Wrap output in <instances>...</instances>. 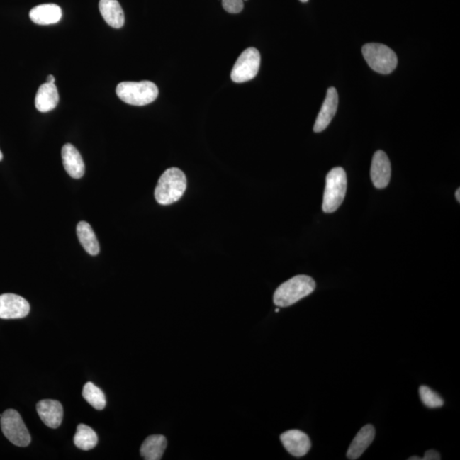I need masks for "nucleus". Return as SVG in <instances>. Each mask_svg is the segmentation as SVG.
Segmentation results:
<instances>
[{
    "label": "nucleus",
    "instance_id": "1",
    "mask_svg": "<svg viewBox=\"0 0 460 460\" xmlns=\"http://www.w3.org/2000/svg\"><path fill=\"white\" fill-rule=\"evenodd\" d=\"M186 189L184 173L176 167L169 168L159 177L155 191V200L160 205H172L181 199Z\"/></svg>",
    "mask_w": 460,
    "mask_h": 460
},
{
    "label": "nucleus",
    "instance_id": "2",
    "mask_svg": "<svg viewBox=\"0 0 460 460\" xmlns=\"http://www.w3.org/2000/svg\"><path fill=\"white\" fill-rule=\"evenodd\" d=\"M315 289L311 277L301 274L291 278L278 288L274 294V303L278 307H288L309 296Z\"/></svg>",
    "mask_w": 460,
    "mask_h": 460
},
{
    "label": "nucleus",
    "instance_id": "3",
    "mask_svg": "<svg viewBox=\"0 0 460 460\" xmlns=\"http://www.w3.org/2000/svg\"><path fill=\"white\" fill-rule=\"evenodd\" d=\"M118 98L134 106H145L153 103L159 95L158 87L151 82H121L116 88Z\"/></svg>",
    "mask_w": 460,
    "mask_h": 460
},
{
    "label": "nucleus",
    "instance_id": "4",
    "mask_svg": "<svg viewBox=\"0 0 460 460\" xmlns=\"http://www.w3.org/2000/svg\"><path fill=\"white\" fill-rule=\"evenodd\" d=\"M347 189V176L342 167L332 169L326 179L322 209L326 213H332L343 203Z\"/></svg>",
    "mask_w": 460,
    "mask_h": 460
},
{
    "label": "nucleus",
    "instance_id": "5",
    "mask_svg": "<svg viewBox=\"0 0 460 460\" xmlns=\"http://www.w3.org/2000/svg\"><path fill=\"white\" fill-rule=\"evenodd\" d=\"M362 54L367 64L378 74H391L398 66V57L393 50L385 45L366 44L362 47Z\"/></svg>",
    "mask_w": 460,
    "mask_h": 460
},
{
    "label": "nucleus",
    "instance_id": "6",
    "mask_svg": "<svg viewBox=\"0 0 460 460\" xmlns=\"http://www.w3.org/2000/svg\"><path fill=\"white\" fill-rule=\"evenodd\" d=\"M0 424L3 434L12 444L23 447L30 444V434L18 411L8 409L0 417Z\"/></svg>",
    "mask_w": 460,
    "mask_h": 460
},
{
    "label": "nucleus",
    "instance_id": "7",
    "mask_svg": "<svg viewBox=\"0 0 460 460\" xmlns=\"http://www.w3.org/2000/svg\"><path fill=\"white\" fill-rule=\"evenodd\" d=\"M260 61V53L257 49L244 50L232 69V80L236 83H243L254 79L259 73Z\"/></svg>",
    "mask_w": 460,
    "mask_h": 460
},
{
    "label": "nucleus",
    "instance_id": "8",
    "mask_svg": "<svg viewBox=\"0 0 460 460\" xmlns=\"http://www.w3.org/2000/svg\"><path fill=\"white\" fill-rule=\"evenodd\" d=\"M30 305L26 299L13 293L0 295V318L5 320L26 318Z\"/></svg>",
    "mask_w": 460,
    "mask_h": 460
},
{
    "label": "nucleus",
    "instance_id": "9",
    "mask_svg": "<svg viewBox=\"0 0 460 460\" xmlns=\"http://www.w3.org/2000/svg\"><path fill=\"white\" fill-rule=\"evenodd\" d=\"M391 166L385 152L378 150L374 154L371 166V179L375 187L379 189L388 186L391 181Z\"/></svg>",
    "mask_w": 460,
    "mask_h": 460
},
{
    "label": "nucleus",
    "instance_id": "10",
    "mask_svg": "<svg viewBox=\"0 0 460 460\" xmlns=\"http://www.w3.org/2000/svg\"><path fill=\"white\" fill-rule=\"evenodd\" d=\"M281 441L286 451L294 457H303L311 447L310 437L298 430H290L282 434Z\"/></svg>",
    "mask_w": 460,
    "mask_h": 460
},
{
    "label": "nucleus",
    "instance_id": "11",
    "mask_svg": "<svg viewBox=\"0 0 460 460\" xmlns=\"http://www.w3.org/2000/svg\"><path fill=\"white\" fill-rule=\"evenodd\" d=\"M337 105H339V95L335 87H330L327 92L326 99L322 104L314 125L315 133H322L331 123L335 116Z\"/></svg>",
    "mask_w": 460,
    "mask_h": 460
},
{
    "label": "nucleus",
    "instance_id": "12",
    "mask_svg": "<svg viewBox=\"0 0 460 460\" xmlns=\"http://www.w3.org/2000/svg\"><path fill=\"white\" fill-rule=\"evenodd\" d=\"M38 415L45 425L57 429L61 425L63 419L62 404L55 400H42L37 404Z\"/></svg>",
    "mask_w": 460,
    "mask_h": 460
},
{
    "label": "nucleus",
    "instance_id": "13",
    "mask_svg": "<svg viewBox=\"0 0 460 460\" xmlns=\"http://www.w3.org/2000/svg\"><path fill=\"white\" fill-rule=\"evenodd\" d=\"M62 158L63 167L71 177L79 179L84 174V163L82 155L74 145L67 143L62 147Z\"/></svg>",
    "mask_w": 460,
    "mask_h": 460
},
{
    "label": "nucleus",
    "instance_id": "14",
    "mask_svg": "<svg viewBox=\"0 0 460 460\" xmlns=\"http://www.w3.org/2000/svg\"><path fill=\"white\" fill-rule=\"evenodd\" d=\"M375 438V429L372 425H365L360 430L350 444L347 458L350 460L357 459L371 445Z\"/></svg>",
    "mask_w": 460,
    "mask_h": 460
},
{
    "label": "nucleus",
    "instance_id": "15",
    "mask_svg": "<svg viewBox=\"0 0 460 460\" xmlns=\"http://www.w3.org/2000/svg\"><path fill=\"white\" fill-rule=\"evenodd\" d=\"M59 103V94L56 84L45 83L41 84L37 91L35 107L41 113L53 111Z\"/></svg>",
    "mask_w": 460,
    "mask_h": 460
},
{
    "label": "nucleus",
    "instance_id": "16",
    "mask_svg": "<svg viewBox=\"0 0 460 460\" xmlns=\"http://www.w3.org/2000/svg\"><path fill=\"white\" fill-rule=\"evenodd\" d=\"M61 8L55 4L38 6L30 11L29 16L33 23L39 25L55 24L62 18Z\"/></svg>",
    "mask_w": 460,
    "mask_h": 460
},
{
    "label": "nucleus",
    "instance_id": "17",
    "mask_svg": "<svg viewBox=\"0 0 460 460\" xmlns=\"http://www.w3.org/2000/svg\"><path fill=\"white\" fill-rule=\"evenodd\" d=\"M99 10L105 22L115 28L123 27L124 11L117 0H100Z\"/></svg>",
    "mask_w": 460,
    "mask_h": 460
},
{
    "label": "nucleus",
    "instance_id": "18",
    "mask_svg": "<svg viewBox=\"0 0 460 460\" xmlns=\"http://www.w3.org/2000/svg\"><path fill=\"white\" fill-rule=\"evenodd\" d=\"M167 447V438L162 434H153L145 439L143 442L140 453L142 457L146 460H159Z\"/></svg>",
    "mask_w": 460,
    "mask_h": 460
},
{
    "label": "nucleus",
    "instance_id": "19",
    "mask_svg": "<svg viewBox=\"0 0 460 460\" xmlns=\"http://www.w3.org/2000/svg\"><path fill=\"white\" fill-rule=\"evenodd\" d=\"M77 235L84 250L91 256L98 255L100 247L94 230L86 222H79L77 225Z\"/></svg>",
    "mask_w": 460,
    "mask_h": 460
},
{
    "label": "nucleus",
    "instance_id": "20",
    "mask_svg": "<svg viewBox=\"0 0 460 460\" xmlns=\"http://www.w3.org/2000/svg\"><path fill=\"white\" fill-rule=\"evenodd\" d=\"M74 442L78 449L89 451L94 449L98 445V434L86 425H79L77 432L74 437Z\"/></svg>",
    "mask_w": 460,
    "mask_h": 460
},
{
    "label": "nucleus",
    "instance_id": "21",
    "mask_svg": "<svg viewBox=\"0 0 460 460\" xmlns=\"http://www.w3.org/2000/svg\"><path fill=\"white\" fill-rule=\"evenodd\" d=\"M82 395L84 399L96 410H103L106 407V398H105L103 391L96 386L94 383L91 382L86 383Z\"/></svg>",
    "mask_w": 460,
    "mask_h": 460
},
{
    "label": "nucleus",
    "instance_id": "22",
    "mask_svg": "<svg viewBox=\"0 0 460 460\" xmlns=\"http://www.w3.org/2000/svg\"><path fill=\"white\" fill-rule=\"evenodd\" d=\"M420 396L422 402L427 408H438L444 405V400L441 396L427 386H423L420 388Z\"/></svg>",
    "mask_w": 460,
    "mask_h": 460
},
{
    "label": "nucleus",
    "instance_id": "23",
    "mask_svg": "<svg viewBox=\"0 0 460 460\" xmlns=\"http://www.w3.org/2000/svg\"><path fill=\"white\" fill-rule=\"evenodd\" d=\"M223 9L231 14H237L242 12L244 8L242 0H222Z\"/></svg>",
    "mask_w": 460,
    "mask_h": 460
},
{
    "label": "nucleus",
    "instance_id": "24",
    "mask_svg": "<svg viewBox=\"0 0 460 460\" xmlns=\"http://www.w3.org/2000/svg\"><path fill=\"white\" fill-rule=\"evenodd\" d=\"M441 455L438 451L434 450H429L425 454L423 460H440Z\"/></svg>",
    "mask_w": 460,
    "mask_h": 460
},
{
    "label": "nucleus",
    "instance_id": "25",
    "mask_svg": "<svg viewBox=\"0 0 460 460\" xmlns=\"http://www.w3.org/2000/svg\"><path fill=\"white\" fill-rule=\"evenodd\" d=\"M55 77L53 75L50 74L47 77V82L46 83H50V84H55Z\"/></svg>",
    "mask_w": 460,
    "mask_h": 460
},
{
    "label": "nucleus",
    "instance_id": "26",
    "mask_svg": "<svg viewBox=\"0 0 460 460\" xmlns=\"http://www.w3.org/2000/svg\"><path fill=\"white\" fill-rule=\"evenodd\" d=\"M455 196H456V199H457V201L459 202L460 201V189H458L457 191H456Z\"/></svg>",
    "mask_w": 460,
    "mask_h": 460
},
{
    "label": "nucleus",
    "instance_id": "27",
    "mask_svg": "<svg viewBox=\"0 0 460 460\" xmlns=\"http://www.w3.org/2000/svg\"><path fill=\"white\" fill-rule=\"evenodd\" d=\"M409 460H423V458L417 457V456H413V457L409 458Z\"/></svg>",
    "mask_w": 460,
    "mask_h": 460
},
{
    "label": "nucleus",
    "instance_id": "28",
    "mask_svg": "<svg viewBox=\"0 0 460 460\" xmlns=\"http://www.w3.org/2000/svg\"><path fill=\"white\" fill-rule=\"evenodd\" d=\"M2 159H3V154L1 150H0V162H1Z\"/></svg>",
    "mask_w": 460,
    "mask_h": 460
},
{
    "label": "nucleus",
    "instance_id": "29",
    "mask_svg": "<svg viewBox=\"0 0 460 460\" xmlns=\"http://www.w3.org/2000/svg\"><path fill=\"white\" fill-rule=\"evenodd\" d=\"M299 1L302 3H307L308 1H309V0H299Z\"/></svg>",
    "mask_w": 460,
    "mask_h": 460
},
{
    "label": "nucleus",
    "instance_id": "30",
    "mask_svg": "<svg viewBox=\"0 0 460 460\" xmlns=\"http://www.w3.org/2000/svg\"><path fill=\"white\" fill-rule=\"evenodd\" d=\"M279 310H280L279 309H276V312H279Z\"/></svg>",
    "mask_w": 460,
    "mask_h": 460
},
{
    "label": "nucleus",
    "instance_id": "31",
    "mask_svg": "<svg viewBox=\"0 0 460 460\" xmlns=\"http://www.w3.org/2000/svg\"><path fill=\"white\" fill-rule=\"evenodd\" d=\"M242 1H243V2H245V1H247V0H242Z\"/></svg>",
    "mask_w": 460,
    "mask_h": 460
}]
</instances>
